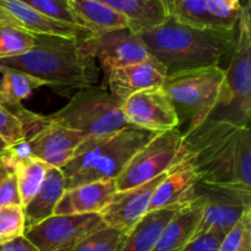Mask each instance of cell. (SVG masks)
Returning a JSON list of instances; mask_svg holds the SVG:
<instances>
[{
  "mask_svg": "<svg viewBox=\"0 0 251 251\" xmlns=\"http://www.w3.org/2000/svg\"><path fill=\"white\" fill-rule=\"evenodd\" d=\"M226 70L220 65L180 71L167 76L163 90L171 100L184 136L207 122L215 110Z\"/></svg>",
  "mask_w": 251,
  "mask_h": 251,
  "instance_id": "cell-6",
  "label": "cell"
},
{
  "mask_svg": "<svg viewBox=\"0 0 251 251\" xmlns=\"http://www.w3.org/2000/svg\"><path fill=\"white\" fill-rule=\"evenodd\" d=\"M240 11V0H207L208 17L215 28L235 31Z\"/></svg>",
  "mask_w": 251,
  "mask_h": 251,
  "instance_id": "cell-28",
  "label": "cell"
},
{
  "mask_svg": "<svg viewBox=\"0 0 251 251\" xmlns=\"http://www.w3.org/2000/svg\"><path fill=\"white\" fill-rule=\"evenodd\" d=\"M65 190V179L61 169L49 167L39 190L24 207L25 232L54 215L56 203Z\"/></svg>",
  "mask_w": 251,
  "mask_h": 251,
  "instance_id": "cell-20",
  "label": "cell"
},
{
  "mask_svg": "<svg viewBox=\"0 0 251 251\" xmlns=\"http://www.w3.org/2000/svg\"><path fill=\"white\" fill-rule=\"evenodd\" d=\"M83 140L85 137L78 131L47 119L36 132L27 137L26 142L29 157L61 169L73 158L74 152Z\"/></svg>",
  "mask_w": 251,
  "mask_h": 251,
  "instance_id": "cell-12",
  "label": "cell"
},
{
  "mask_svg": "<svg viewBox=\"0 0 251 251\" xmlns=\"http://www.w3.org/2000/svg\"><path fill=\"white\" fill-rule=\"evenodd\" d=\"M86 37L37 34L28 51L0 59V71L9 69L29 74L60 95L92 87L98 81L100 68L86 46Z\"/></svg>",
  "mask_w": 251,
  "mask_h": 251,
  "instance_id": "cell-2",
  "label": "cell"
},
{
  "mask_svg": "<svg viewBox=\"0 0 251 251\" xmlns=\"http://www.w3.org/2000/svg\"><path fill=\"white\" fill-rule=\"evenodd\" d=\"M167 173L142 185L117 191L110 202L100 213L104 225L124 233L129 232L147 213L152 195Z\"/></svg>",
  "mask_w": 251,
  "mask_h": 251,
  "instance_id": "cell-13",
  "label": "cell"
},
{
  "mask_svg": "<svg viewBox=\"0 0 251 251\" xmlns=\"http://www.w3.org/2000/svg\"><path fill=\"white\" fill-rule=\"evenodd\" d=\"M85 43L105 73L141 63L150 56L149 49L140 34L130 28L87 36Z\"/></svg>",
  "mask_w": 251,
  "mask_h": 251,
  "instance_id": "cell-11",
  "label": "cell"
},
{
  "mask_svg": "<svg viewBox=\"0 0 251 251\" xmlns=\"http://www.w3.org/2000/svg\"><path fill=\"white\" fill-rule=\"evenodd\" d=\"M33 46V34L0 25V59L21 55Z\"/></svg>",
  "mask_w": 251,
  "mask_h": 251,
  "instance_id": "cell-30",
  "label": "cell"
},
{
  "mask_svg": "<svg viewBox=\"0 0 251 251\" xmlns=\"http://www.w3.org/2000/svg\"><path fill=\"white\" fill-rule=\"evenodd\" d=\"M108 5L130 22V29L136 33L159 26L168 19L163 0H98Z\"/></svg>",
  "mask_w": 251,
  "mask_h": 251,
  "instance_id": "cell-23",
  "label": "cell"
},
{
  "mask_svg": "<svg viewBox=\"0 0 251 251\" xmlns=\"http://www.w3.org/2000/svg\"><path fill=\"white\" fill-rule=\"evenodd\" d=\"M124 235L122 230L105 226L87 235L68 251H118Z\"/></svg>",
  "mask_w": 251,
  "mask_h": 251,
  "instance_id": "cell-27",
  "label": "cell"
},
{
  "mask_svg": "<svg viewBox=\"0 0 251 251\" xmlns=\"http://www.w3.org/2000/svg\"><path fill=\"white\" fill-rule=\"evenodd\" d=\"M0 80V104L4 107H21V102L32 95L34 90L48 83L29 74L17 70H2Z\"/></svg>",
  "mask_w": 251,
  "mask_h": 251,
  "instance_id": "cell-24",
  "label": "cell"
},
{
  "mask_svg": "<svg viewBox=\"0 0 251 251\" xmlns=\"http://www.w3.org/2000/svg\"><path fill=\"white\" fill-rule=\"evenodd\" d=\"M226 232L210 230L196 234L180 251H218Z\"/></svg>",
  "mask_w": 251,
  "mask_h": 251,
  "instance_id": "cell-34",
  "label": "cell"
},
{
  "mask_svg": "<svg viewBox=\"0 0 251 251\" xmlns=\"http://www.w3.org/2000/svg\"><path fill=\"white\" fill-rule=\"evenodd\" d=\"M150 55L156 58L168 75L220 65L233 50L237 32L213 27H193L168 17L163 24L140 32Z\"/></svg>",
  "mask_w": 251,
  "mask_h": 251,
  "instance_id": "cell-3",
  "label": "cell"
},
{
  "mask_svg": "<svg viewBox=\"0 0 251 251\" xmlns=\"http://www.w3.org/2000/svg\"><path fill=\"white\" fill-rule=\"evenodd\" d=\"M185 137L184 159L199 185L251 196V135L220 120H207Z\"/></svg>",
  "mask_w": 251,
  "mask_h": 251,
  "instance_id": "cell-1",
  "label": "cell"
},
{
  "mask_svg": "<svg viewBox=\"0 0 251 251\" xmlns=\"http://www.w3.org/2000/svg\"><path fill=\"white\" fill-rule=\"evenodd\" d=\"M0 25L29 34H50L60 37L90 36L86 29L54 21L21 0H0Z\"/></svg>",
  "mask_w": 251,
  "mask_h": 251,
  "instance_id": "cell-14",
  "label": "cell"
},
{
  "mask_svg": "<svg viewBox=\"0 0 251 251\" xmlns=\"http://www.w3.org/2000/svg\"><path fill=\"white\" fill-rule=\"evenodd\" d=\"M70 4L81 27L91 36L130 28L129 20L124 15L98 0H70Z\"/></svg>",
  "mask_w": 251,
  "mask_h": 251,
  "instance_id": "cell-21",
  "label": "cell"
},
{
  "mask_svg": "<svg viewBox=\"0 0 251 251\" xmlns=\"http://www.w3.org/2000/svg\"><path fill=\"white\" fill-rule=\"evenodd\" d=\"M218 251H251V210L226 233Z\"/></svg>",
  "mask_w": 251,
  "mask_h": 251,
  "instance_id": "cell-31",
  "label": "cell"
},
{
  "mask_svg": "<svg viewBox=\"0 0 251 251\" xmlns=\"http://www.w3.org/2000/svg\"><path fill=\"white\" fill-rule=\"evenodd\" d=\"M180 207H168L147 212L129 232L125 233L118 251H152L162 230Z\"/></svg>",
  "mask_w": 251,
  "mask_h": 251,
  "instance_id": "cell-22",
  "label": "cell"
},
{
  "mask_svg": "<svg viewBox=\"0 0 251 251\" xmlns=\"http://www.w3.org/2000/svg\"><path fill=\"white\" fill-rule=\"evenodd\" d=\"M7 205H21L16 176L14 173H10L0 181V208Z\"/></svg>",
  "mask_w": 251,
  "mask_h": 251,
  "instance_id": "cell-35",
  "label": "cell"
},
{
  "mask_svg": "<svg viewBox=\"0 0 251 251\" xmlns=\"http://www.w3.org/2000/svg\"><path fill=\"white\" fill-rule=\"evenodd\" d=\"M105 227L100 213L53 215L25 232L39 251H68L87 235Z\"/></svg>",
  "mask_w": 251,
  "mask_h": 251,
  "instance_id": "cell-9",
  "label": "cell"
},
{
  "mask_svg": "<svg viewBox=\"0 0 251 251\" xmlns=\"http://www.w3.org/2000/svg\"><path fill=\"white\" fill-rule=\"evenodd\" d=\"M0 139L9 147L27 139L26 126L22 118L10 112L2 104H0Z\"/></svg>",
  "mask_w": 251,
  "mask_h": 251,
  "instance_id": "cell-33",
  "label": "cell"
},
{
  "mask_svg": "<svg viewBox=\"0 0 251 251\" xmlns=\"http://www.w3.org/2000/svg\"><path fill=\"white\" fill-rule=\"evenodd\" d=\"M168 17L193 27H213L207 12V0H163ZM215 28V27H213Z\"/></svg>",
  "mask_w": 251,
  "mask_h": 251,
  "instance_id": "cell-26",
  "label": "cell"
},
{
  "mask_svg": "<svg viewBox=\"0 0 251 251\" xmlns=\"http://www.w3.org/2000/svg\"><path fill=\"white\" fill-rule=\"evenodd\" d=\"M10 173H14V169H12V167L5 161L2 154H0V181H1L2 179L6 178Z\"/></svg>",
  "mask_w": 251,
  "mask_h": 251,
  "instance_id": "cell-37",
  "label": "cell"
},
{
  "mask_svg": "<svg viewBox=\"0 0 251 251\" xmlns=\"http://www.w3.org/2000/svg\"><path fill=\"white\" fill-rule=\"evenodd\" d=\"M49 166L37 158H26L14 163V174L16 176L17 189L22 207L33 199L47 176Z\"/></svg>",
  "mask_w": 251,
  "mask_h": 251,
  "instance_id": "cell-25",
  "label": "cell"
},
{
  "mask_svg": "<svg viewBox=\"0 0 251 251\" xmlns=\"http://www.w3.org/2000/svg\"><path fill=\"white\" fill-rule=\"evenodd\" d=\"M21 1L33 7L48 19L82 28L75 11L71 7L70 0H21Z\"/></svg>",
  "mask_w": 251,
  "mask_h": 251,
  "instance_id": "cell-29",
  "label": "cell"
},
{
  "mask_svg": "<svg viewBox=\"0 0 251 251\" xmlns=\"http://www.w3.org/2000/svg\"><path fill=\"white\" fill-rule=\"evenodd\" d=\"M184 153L185 137L179 126L157 132L153 139L132 156L115 179L117 190L124 191L153 180L174 168L183 159Z\"/></svg>",
  "mask_w": 251,
  "mask_h": 251,
  "instance_id": "cell-8",
  "label": "cell"
},
{
  "mask_svg": "<svg viewBox=\"0 0 251 251\" xmlns=\"http://www.w3.org/2000/svg\"><path fill=\"white\" fill-rule=\"evenodd\" d=\"M0 251H39L25 235L0 243Z\"/></svg>",
  "mask_w": 251,
  "mask_h": 251,
  "instance_id": "cell-36",
  "label": "cell"
},
{
  "mask_svg": "<svg viewBox=\"0 0 251 251\" xmlns=\"http://www.w3.org/2000/svg\"><path fill=\"white\" fill-rule=\"evenodd\" d=\"M199 186L205 190L201 191L205 194L206 203L195 235L210 230L227 233L245 211L251 210V196Z\"/></svg>",
  "mask_w": 251,
  "mask_h": 251,
  "instance_id": "cell-16",
  "label": "cell"
},
{
  "mask_svg": "<svg viewBox=\"0 0 251 251\" xmlns=\"http://www.w3.org/2000/svg\"><path fill=\"white\" fill-rule=\"evenodd\" d=\"M115 180H100L66 189L56 203L54 215L100 213L117 193Z\"/></svg>",
  "mask_w": 251,
  "mask_h": 251,
  "instance_id": "cell-19",
  "label": "cell"
},
{
  "mask_svg": "<svg viewBox=\"0 0 251 251\" xmlns=\"http://www.w3.org/2000/svg\"><path fill=\"white\" fill-rule=\"evenodd\" d=\"M232 59L225 69L217 104L208 120L249 127L251 117V22L250 2L242 6Z\"/></svg>",
  "mask_w": 251,
  "mask_h": 251,
  "instance_id": "cell-5",
  "label": "cell"
},
{
  "mask_svg": "<svg viewBox=\"0 0 251 251\" xmlns=\"http://www.w3.org/2000/svg\"><path fill=\"white\" fill-rule=\"evenodd\" d=\"M157 132L126 125L100 137H86L61 168L66 189L100 180H115L130 159Z\"/></svg>",
  "mask_w": 251,
  "mask_h": 251,
  "instance_id": "cell-4",
  "label": "cell"
},
{
  "mask_svg": "<svg viewBox=\"0 0 251 251\" xmlns=\"http://www.w3.org/2000/svg\"><path fill=\"white\" fill-rule=\"evenodd\" d=\"M206 203V196L202 191H199L193 200L184 203L176 210L164 229L156 247L152 251H180L195 235L203 207Z\"/></svg>",
  "mask_w": 251,
  "mask_h": 251,
  "instance_id": "cell-17",
  "label": "cell"
},
{
  "mask_svg": "<svg viewBox=\"0 0 251 251\" xmlns=\"http://www.w3.org/2000/svg\"><path fill=\"white\" fill-rule=\"evenodd\" d=\"M47 119L78 131L85 139L105 136L129 125L122 103L109 91L96 85L77 91L68 104Z\"/></svg>",
  "mask_w": 251,
  "mask_h": 251,
  "instance_id": "cell-7",
  "label": "cell"
},
{
  "mask_svg": "<svg viewBox=\"0 0 251 251\" xmlns=\"http://www.w3.org/2000/svg\"><path fill=\"white\" fill-rule=\"evenodd\" d=\"M127 124L153 132L179 126V119L171 100L162 86L134 93L122 103Z\"/></svg>",
  "mask_w": 251,
  "mask_h": 251,
  "instance_id": "cell-10",
  "label": "cell"
},
{
  "mask_svg": "<svg viewBox=\"0 0 251 251\" xmlns=\"http://www.w3.org/2000/svg\"><path fill=\"white\" fill-rule=\"evenodd\" d=\"M199 180L188 162L181 159L167 173L150 201L147 212L162 208L178 207L193 200L198 194Z\"/></svg>",
  "mask_w": 251,
  "mask_h": 251,
  "instance_id": "cell-18",
  "label": "cell"
},
{
  "mask_svg": "<svg viewBox=\"0 0 251 251\" xmlns=\"http://www.w3.org/2000/svg\"><path fill=\"white\" fill-rule=\"evenodd\" d=\"M7 149H9V146H7V145L5 144L1 139H0V154L5 153V152L7 151Z\"/></svg>",
  "mask_w": 251,
  "mask_h": 251,
  "instance_id": "cell-38",
  "label": "cell"
},
{
  "mask_svg": "<svg viewBox=\"0 0 251 251\" xmlns=\"http://www.w3.org/2000/svg\"><path fill=\"white\" fill-rule=\"evenodd\" d=\"M25 234V213L21 205L0 208V243L9 242Z\"/></svg>",
  "mask_w": 251,
  "mask_h": 251,
  "instance_id": "cell-32",
  "label": "cell"
},
{
  "mask_svg": "<svg viewBox=\"0 0 251 251\" xmlns=\"http://www.w3.org/2000/svg\"><path fill=\"white\" fill-rule=\"evenodd\" d=\"M105 75L110 95L123 103L134 93L163 86L168 73L156 58L150 55L141 63L113 69Z\"/></svg>",
  "mask_w": 251,
  "mask_h": 251,
  "instance_id": "cell-15",
  "label": "cell"
}]
</instances>
